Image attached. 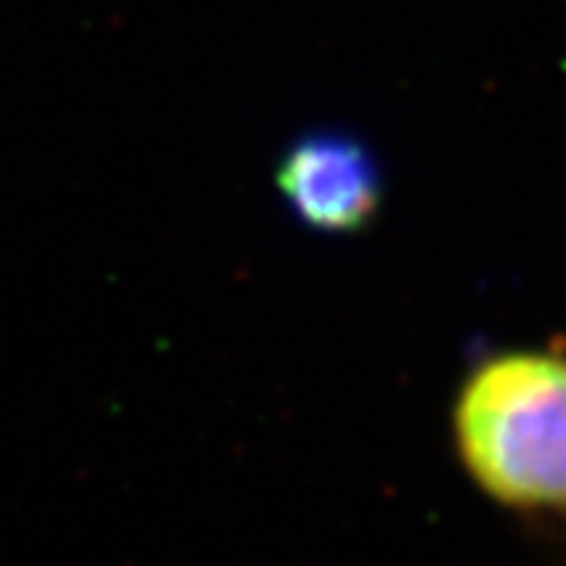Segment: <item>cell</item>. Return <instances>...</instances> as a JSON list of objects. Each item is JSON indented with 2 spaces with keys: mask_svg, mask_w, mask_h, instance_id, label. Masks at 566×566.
Here are the masks:
<instances>
[{
  "mask_svg": "<svg viewBox=\"0 0 566 566\" xmlns=\"http://www.w3.org/2000/svg\"><path fill=\"white\" fill-rule=\"evenodd\" d=\"M453 447L491 501L566 513V359L501 353L472 368L453 403Z\"/></svg>",
  "mask_w": 566,
  "mask_h": 566,
  "instance_id": "6da1fadb",
  "label": "cell"
},
{
  "mask_svg": "<svg viewBox=\"0 0 566 566\" xmlns=\"http://www.w3.org/2000/svg\"><path fill=\"white\" fill-rule=\"evenodd\" d=\"M277 189L296 221L331 237L368 227L385 196L375 155L340 133H308L293 142L277 164Z\"/></svg>",
  "mask_w": 566,
  "mask_h": 566,
  "instance_id": "7a4b0ae2",
  "label": "cell"
}]
</instances>
